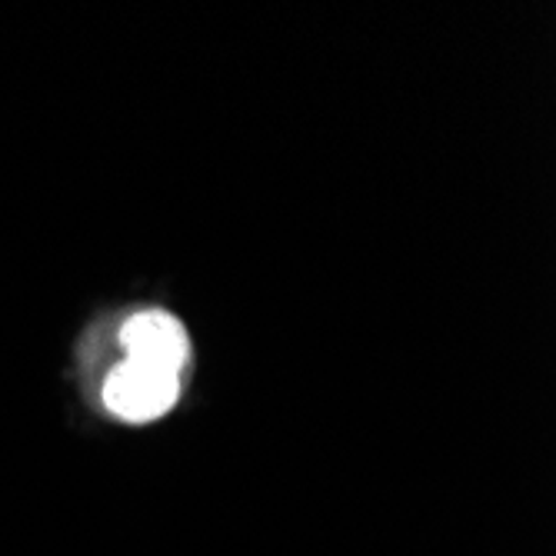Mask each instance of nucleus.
Segmentation results:
<instances>
[{"instance_id":"f257e3e1","label":"nucleus","mask_w":556,"mask_h":556,"mask_svg":"<svg viewBox=\"0 0 556 556\" xmlns=\"http://www.w3.org/2000/svg\"><path fill=\"white\" fill-rule=\"evenodd\" d=\"M180 396V377L147 367L137 361H124L104 383V403L111 414L127 424H147L164 417Z\"/></svg>"},{"instance_id":"f03ea898","label":"nucleus","mask_w":556,"mask_h":556,"mask_svg":"<svg viewBox=\"0 0 556 556\" xmlns=\"http://www.w3.org/2000/svg\"><path fill=\"white\" fill-rule=\"evenodd\" d=\"M124 350L127 361L157 367L167 374H184L187 357H190V340L187 330L180 327L177 317L164 314V311H147L137 314L124 324Z\"/></svg>"}]
</instances>
